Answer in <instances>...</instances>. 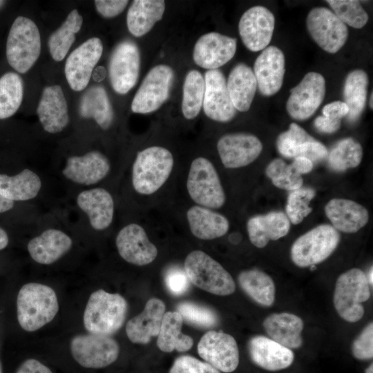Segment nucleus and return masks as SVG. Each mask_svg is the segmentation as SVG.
Returning a JSON list of instances; mask_svg holds the SVG:
<instances>
[{
    "label": "nucleus",
    "instance_id": "1",
    "mask_svg": "<svg viewBox=\"0 0 373 373\" xmlns=\"http://www.w3.org/2000/svg\"><path fill=\"white\" fill-rule=\"evenodd\" d=\"M174 157L167 149L153 146L138 152L131 171V182L136 193L150 195L157 192L169 178Z\"/></svg>",
    "mask_w": 373,
    "mask_h": 373
},
{
    "label": "nucleus",
    "instance_id": "2",
    "mask_svg": "<svg viewBox=\"0 0 373 373\" xmlns=\"http://www.w3.org/2000/svg\"><path fill=\"white\" fill-rule=\"evenodd\" d=\"M58 310L56 293L49 286L30 283L24 285L18 293L17 320L27 332L36 331L50 323Z\"/></svg>",
    "mask_w": 373,
    "mask_h": 373
},
{
    "label": "nucleus",
    "instance_id": "3",
    "mask_svg": "<svg viewBox=\"0 0 373 373\" xmlns=\"http://www.w3.org/2000/svg\"><path fill=\"white\" fill-rule=\"evenodd\" d=\"M127 303L119 294L103 289L93 292L84 313V325L89 333L111 336L124 324Z\"/></svg>",
    "mask_w": 373,
    "mask_h": 373
},
{
    "label": "nucleus",
    "instance_id": "4",
    "mask_svg": "<svg viewBox=\"0 0 373 373\" xmlns=\"http://www.w3.org/2000/svg\"><path fill=\"white\" fill-rule=\"evenodd\" d=\"M41 52V37L35 23L25 17H17L10 29L6 42V57L18 73L28 72Z\"/></svg>",
    "mask_w": 373,
    "mask_h": 373
},
{
    "label": "nucleus",
    "instance_id": "5",
    "mask_svg": "<svg viewBox=\"0 0 373 373\" xmlns=\"http://www.w3.org/2000/svg\"><path fill=\"white\" fill-rule=\"evenodd\" d=\"M184 270L190 283L211 294L228 296L236 290V283L231 274L201 250H194L187 255Z\"/></svg>",
    "mask_w": 373,
    "mask_h": 373
},
{
    "label": "nucleus",
    "instance_id": "6",
    "mask_svg": "<svg viewBox=\"0 0 373 373\" xmlns=\"http://www.w3.org/2000/svg\"><path fill=\"white\" fill-rule=\"evenodd\" d=\"M370 297V285L361 269H350L337 278L333 302L338 314L345 321H360L365 313L363 303Z\"/></svg>",
    "mask_w": 373,
    "mask_h": 373
},
{
    "label": "nucleus",
    "instance_id": "7",
    "mask_svg": "<svg viewBox=\"0 0 373 373\" xmlns=\"http://www.w3.org/2000/svg\"><path fill=\"white\" fill-rule=\"evenodd\" d=\"M186 189L195 204L211 209L222 207L226 195L219 175L213 163L198 157L191 163L186 178Z\"/></svg>",
    "mask_w": 373,
    "mask_h": 373
},
{
    "label": "nucleus",
    "instance_id": "8",
    "mask_svg": "<svg viewBox=\"0 0 373 373\" xmlns=\"http://www.w3.org/2000/svg\"><path fill=\"white\" fill-rule=\"evenodd\" d=\"M339 232L329 224H320L298 237L293 243L290 255L299 267L316 265L326 260L337 248Z\"/></svg>",
    "mask_w": 373,
    "mask_h": 373
},
{
    "label": "nucleus",
    "instance_id": "9",
    "mask_svg": "<svg viewBox=\"0 0 373 373\" xmlns=\"http://www.w3.org/2000/svg\"><path fill=\"white\" fill-rule=\"evenodd\" d=\"M73 358L86 368H102L115 362L119 353L117 341L110 336L89 333L75 336L70 342Z\"/></svg>",
    "mask_w": 373,
    "mask_h": 373
},
{
    "label": "nucleus",
    "instance_id": "10",
    "mask_svg": "<svg viewBox=\"0 0 373 373\" xmlns=\"http://www.w3.org/2000/svg\"><path fill=\"white\" fill-rule=\"evenodd\" d=\"M173 79L174 72L169 66L151 68L133 97L132 111L147 114L157 110L169 99Z\"/></svg>",
    "mask_w": 373,
    "mask_h": 373
},
{
    "label": "nucleus",
    "instance_id": "11",
    "mask_svg": "<svg viewBox=\"0 0 373 373\" xmlns=\"http://www.w3.org/2000/svg\"><path fill=\"white\" fill-rule=\"evenodd\" d=\"M306 24L313 40L329 53L337 52L347 39V26L327 8L312 9L307 15Z\"/></svg>",
    "mask_w": 373,
    "mask_h": 373
},
{
    "label": "nucleus",
    "instance_id": "12",
    "mask_svg": "<svg viewBox=\"0 0 373 373\" xmlns=\"http://www.w3.org/2000/svg\"><path fill=\"white\" fill-rule=\"evenodd\" d=\"M140 53L137 44L131 40L119 42L114 48L108 63V76L113 90L124 95L138 79Z\"/></svg>",
    "mask_w": 373,
    "mask_h": 373
},
{
    "label": "nucleus",
    "instance_id": "13",
    "mask_svg": "<svg viewBox=\"0 0 373 373\" xmlns=\"http://www.w3.org/2000/svg\"><path fill=\"white\" fill-rule=\"evenodd\" d=\"M325 80L316 72L307 73L300 83L290 90L286 110L291 117L303 121L309 118L325 97Z\"/></svg>",
    "mask_w": 373,
    "mask_h": 373
},
{
    "label": "nucleus",
    "instance_id": "14",
    "mask_svg": "<svg viewBox=\"0 0 373 373\" xmlns=\"http://www.w3.org/2000/svg\"><path fill=\"white\" fill-rule=\"evenodd\" d=\"M102 52V41L97 37H92L69 55L66 61L64 73L72 90L82 91L86 88Z\"/></svg>",
    "mask_w": 373,
    "mask_h": 373
},
{
    "label": "nucleus",
    "instance_id": "15",
    "mask_svg": "<svg viewBox=\"0 0 373 373\" xmlns=\"http://www.w3.org/2000/svg\"><path fill=\"white\" fill-rule=\"evenodd\" d=\"M200 356L219 371L233 372L239 364V351L235 338L226 333L209 331L198 345Z\"/></svg>",
    "mask_w": 373,
    "mask_h": 373
},
{
    "label": "nucleus",
    "instance_id": "16",
    "mask_svg": "<svg viewBox=\"0 0 373 373\" xmlns=\"http://www.w3.org/2000/svg\"><path fill=\"white\" fill-rule=\"evenodd\" d=\"M274 27V15L268 8L260 6L251 7L245 12L238 23L242 43L252 52H258L267 47L272 38Z\"/></svg>",
    "mask_w": 373,
    "mask_h": 373
},
{
    "label": "nucleus",
    "instance_id": "17",
    "mask_svg": "<svg viewBox=\"0 0 373 373\" xmlns=\"http://www.w3.org/2000/svg\"><path fill=\"white\" fill-rule=\"evenodd\" d=\"M115 245L119 256L134 265H149L158 254L145 229L137 223H129L122 227L117 234Z\"/></svg>",
    "mask_w": 373,
    "mask_h": 373
},
{
    "label": "nucleus",
    "instance_id": "18",
    "mask_svg": "<svg viewBox=\"0 0 373 373\" xmlns=\"http://www.w3.org/2000/svg\"><path fill=\"white\" fill-rule=\"evenodd\" d=\"M217 149L225 168L238 169L252 163L261 153L262 144L254 135L234 133L222 136Z\"/></svg>",
    "mask_w": 373,
    "mask_h": 373
},
{
    "label": "nucleus",
    "instance_id": "19",
    "mask_svg": "<svg viewBox=\"0 0 373 373\" xmlns=\"http://www.w3.org/2000/svg\"><path fill=\"white\" fill-rule=\"evenodd\" d=\"M204 79L205 90L202 106L205 115L216 122L232 120L236 115V109L230 98L223 73L218 69L208 70Z\"/></svg>",
    "mask_w": 373,
    "mask_h": 373
},
{
    "label": "nucleus",
    "instance_id": "20",
    "mask_svg": "<svg viewBox=\"0 0 373 373\" xmlns=\"http://www.w3.org/2000/svg\"><path fill=\"white\" fill-rule=\"evenodd\" d=\"M237 48L236 38L211 32L202 35L196 41L193 58L201 68L217 69L229 61Z\"/></svg>",
    "mask_w": 373,
    "mask_h": 373
},
{
    "label": "nucleus",
    "instance_id": "21",
    "mask_svg": "<svg viewBox=\"0 0 373 373\" xmlns=\"http://www.w3.org/2000/svg\"><path fill=\"white\" fill-rule=\"evenodd\" d=\"M285 60L283 51L276 46L265 48L254 65L257 88L267 97L274 95L282 87L285 73Z\"/></svg>",
    "mask_w": 373,
    "mask_h": 373
},
{
    "label": "nucleus",
    "instance_id": "22",
    "mask_svg": "<svg viewBox=\"0 0 373 373\" xmlns=\"http://www.w3.org/2000/svg\"><path fill=\"white\" fill-rule=\"evenodd\" d=\"M110 170L108 157L99 151H93L82 155L68 157L62 173L76 184L88 186L104 180Z\"/></svg>",
    "mask_w": 373,
    "mask_h": 373
},
{
    "label": "nucleus",
    "instance_id": "23",
    "mask_svg": "<svg viewBox=\"0 0 373 373\" xmlns=\"http://www.w3.org/2000/svg\"><path fill=\"white\" fill-rule=\"evenodd\" d=\"M76 202L78 207L87 215L93 229L102 231L111 226L115 203L108 191L101 187L84 190L78 194Z\"/></svg>",
    "mask_w": 373,
    "mask_h": 373
},
{
    "label": "nucleus",
    "instance_id": "24",
    "mask_svg": "<svg viewBox=\"0 0 373 373\" xmlns=\"http://www.w3.org/2000/svg\"><path fill=\"white\" fill-rule=\"evenodd\" d=\"M37 114L42 127L49 133H59L66 127L69 122L68 105L60 86L44 88Z\"/></svg>",
    "mask_w": 373,
    "mask_h": 373
},
{
    "label": "nucleus",
    "instance_id": "25",
    "mask_svg": "<svg viewBox=\"0 0 373 373\" xmlns=\"http://www.w3.org/2000/svg\"><path fill=\"white\" fill-rule=\"evenodd\" d=\"M248 350L254 363L268 371L287 368L294 360L291 350L262 335L255 336L249 340Z\"/></svg>",
    "mask_w": 373,
    "mask_h": 373
},
{
    "label": "nucleus",
    "instance_id": "26",
    "mask_svg": "<svg viewBox=\"0 0 373 373\" xmlns=\"http://www.w3.org/2000/svg\"><path fill=\"white\" fill-rule=\"evenodd\" d=\"M164 313L163 301L155 298L149 299L144 310L126 323V332L129 340L134 343L146 344L151 337L157 336Z\"/></svg>",
    "mask_w": 373,
    "mask_h": 373
},
{
    "label": "nucleus",
    "instance_id": "27",
    "mask_svg": "<svg viewBox=\"0 0 373 373\" xmlns=\"http://www.w3.org/2000/svg\"><path fill=\"white\" fill-rule=\"evenodd\" d=\"M325 212L335 229L347 233L357 232L369 220L366 208L347 199L330 200L325 207Z\"/></svg>",
    "mask_w": 373,
    "mask_h": 373
},
{
    "label": "nucleus",
    "instance_id": "28",
    "mask_svg": "<svg viewBox=\"0 0 373 373\" xmlns=\"http://www.w3.org/2000/svg\"><path fill=\"white\" fill-rule=\"evenodd\" d=\"M72 245L70 237L61 230L48 229L32 238L27 248L33 260L41 265H50L66 254Z\"/></svg>",
    "mask_w": 373,
    "mask_h": 373
},
{
    "label": "nucleus",
    "instance_id": "29",
    "mask_svg": "<svg viewBox=\"0 0 373 373\" xmlns=\"http://www.w3.org/2000/svg\"><path fill=\"white\" fill-rule=\"evenodd\" d=\"M290 229V221L282 211H271L250 218L247 230L250 242L258 248L265 247L269 240L285 236Z\"/></svg>",
    "mask_w": 373,
    "mask_h": 373
},
{
    "label": "nucleus",
    "instance_id": "30",
    "mask_svg": "<svg viewBox=\"0 0 373 373\" xmlns=\"http://www.w3.org/2000/svg\"><path fill=\"white\" fill-rule=\"evenodd\" d=\"M263 327L269 338L290 350L300 348L303 343V320L288 312L274 313L263 321Z\"/></svg>",
    "mask_w": 373,
    "mask_h": 373
},
{
    "label": "nucleus",
    "instance_id": "31",
    "mask_svg": "<svg viewBox=\"0 0 373 373\" xmlns=\"http://www.w3.org/2000/svg\"><path fill=\"white\" fill-rule=\"evenodd\" d=\"M186 216L191 233L200 240L222 237L229 229L228 219L211 209L194 204L188 209Z\"/></svg>",
    "mask_w": 373,
    "mask_h": 373
},
{
    "label": "nucleus",
    "instance_id": "32",
    "mask_svg": "<svg viewBox=\"0 0 373 373\" xmlns=\"http://www.w3.org/2000/svg\"><path fill=\"white\" fill-rule=\"evenodd\" d=\"M227 87L236 111H247L250 108L257 89V82L253 70L244 63L238 64L229 75Z\"/></svg>",
    "mask_w": 373,
    "mask_h": 373
},
{
    "label": "nucleus",
    "instance_id": "33",
    "mask_svg": "<svg viewBox=\"0 0 373 373\" xmlns=\"http://www.w3.org/2000/svg\"><path fill=\"white\" fill-rule=\"evenodd\" d=\"M165 2L162 0H135L126 16L128 31L140 37L149 32L155 23L162 18Z\"/></svg>",
    "mask_w": 373,
    "mask_h": 373
},
{
    "label": "nucleus",
    "instance_id": "34",
    "mask_svg": "<svg viewBox=\"0 0 373 373\" xmlns=\"http://www.w3.org/2000/svg\"><path fill=\"white\" fill-rule=\"evenodd\" d=\"M41 188L39 176L29 169L12 176L0 174V195L12 202L33 199Z\"/></svg>",
    "mask_w": 373,
    "mask_h": 373
},
{
    "label": "nucleus",
    "instance_id": "35",
    "mask_svg": "<svg viewBox=\"0 0 373 373\" xmlns=\"http://www.w3.org/2000/svg\"><path fill=\"white\" fill-rule=\"evenodd\" d=\"M84 118H92L103 130L113 124L114 113L108 96L102 86L90 87L82 95L79 108Z\"/></svg>",
    "mask_w": 373,
    "mask_h": 373
},
{
    "label": "nucleus",
    "instance_id": "36",
    "mask_svg": "<svg viewBox=\"0 0 373 373\" xmlns=\"http://www.w3.org/2000/svg\"><path fill=\"white\" fill-rule=\"evenodd\" d=\"M238 281L244 292L258 305L268 307L274 304L275 283L265 272L256 269L245 270L239 274Z\"/></svg>",
    "mask_w": 373,
    "mask_h": 373
},
{
    "label": "nucleus",
    "instance_id": "37",
    "mask_svg": "<svg viewBox=\"0 0 373 373\" xmlns=\"http://www.w3.org/2000/svg\"><path fill=\"white\" fill-rule=\"evenodd\" d=\"M369 84L368 76L363 70L356 69L345 78L343 97L348 107L347 120L354 123L358 120L365 109Z\"/></svg>",
    "mask_w": 373,
    "mask_h": 373
},
{
    "label": "nucleus",
    "instance_id": "38",
    "mask_svg": "<svg viewBox=\"0 0 373 373\" xmlns=\"http://www.w3.org/2000/svg\"><path fill=\"white\" fill-rule=\"evenodd\" d=\"M182 321L178 312L164 313L157 339V345L161 351L171 352L175 350L184 352L192 347L193 338L181 332Z\"/></svg>",
    "mask_w": 373,
    "mask_h": 373
},
{
    "label": "nucleus",
    "instance_id": "39",
    "mask_svg": "<svg viewBox=\"0 0 373 373\" xmlns=\"http://www.w3.org/2000/svg\"><path fill=\"white\" fill-rule=\"evenodd\" d=\"M83 18L77 10H73L62 25L48 38L50 54L56 61H62L75 40V34L82 26Z\"/></svg>",
    "mask_w": 373,
    "mask_h": 373
},
{
    "label": "nucleus",
    "instance_id": "40",
    "mask_svg": "<svg viewBox=\"0 0 373 373\" xmlns=\"http://www.w3.org/2000/svg\"><path fill=\"white\" fill-rule=\"evenodd\" d=\"M363 151L361 144L352 137L338 141L327 155L328 165L337 172L358 166L361 162Z\"/></svg>",
    "mask_w": 373,
    "mask_h": 373
},
{
    "label": "nucleus",
    "instance_id": "41",
    "mask_svg": "<svg viewBox=\"0 0 373 373\" xmlns=\"http://www.w3.org/2000/svg\"><path fill=\"white\" fill-rule=\"evenodd\" d=\"M205 82L202 75L196 70H190L183 85L182 111L187 119L196 117L202 107Z\"/></svg>",
    "mask_w": 373,
    "mask_h": 373
},
{
    "label": "nucleus",
    "instance_id": "42",
    "mask_svg": "<svg viewBox=\"0 0 373 373\" xmlns=\"http://www.w3.org/2000/svg\"><path fill=\"white\" fill-rule=\"evenodd\" d=\"M23 84L21 77L9 72L0 77V119L13 115L23 99Z\"/></svg>",
    "mask_w": 373,
    "mask_h": 373
},
{
    "label": "nucleus",
    "instance_id": "43",
    "mask_svg": "<svg viewBox=\"0 0 373 373\" xmlns=\"http://www.w3.org/2000/svg\"><path fill=\"white\" fill-rule=\"evenodd\" d=\"M267 176L273 184L281 189L294 191L302 187L303 180L291 164H287L283 160H273L265 169Z\"/></svg>",
    "mask_w": 373,
    "mask_h": 373
},
{
    "label": "nucleus",
    "instance_id": "44",
    "mask_svg": "<svg viewBox=\"0 0 373 373\" xmlns=\"http://www.w3.org/2000/svg\"><path fill=\"white\" fill-rule=\"evenodd\" d=\"M334 13L345 25L359 29L366 25L369 17L358 1L327 0Z\"/></svg>",
    "mask_w": 373,
    "mask_h": 373
},
{
    "label": "nucleus",
    "instance_id": "45",
    "mask_svg": "<svg viewBox=\"0 0 373 373\" xmlns=\"http://www.w3.org/2000/svg\"><path fill=\"white\" fill-rule=\"evenodd\" d=\"M316 191L310 187H300L291 191L287 200L286 215L294 224H300L313 210L309 207Z\"/></svg>",
    "mask_w": 373,
    "mask_h": 373
},
{
    "label": "nucleus",
    "instance_id": "46",
    "mask_svg": "<svg viewBox=\"0 0 373 373\" xmlns=\"http://www.w3.org/2000/svg\"><path fill=\"white\" fill-rule=\"evenodd\" d=\"M314 139L296 123H291L288 130L276 139V148L281 155L288 158L297 157L303 144Z\"/></svg>",
    "mask_w": 373,
    "mask_h": 373
},
{
    "label": "nucleus",
    "instance_id": "47",
    "mask_svg": "<svg viewBox=\"0 0 373 373\" xmlns=\"http://www.w3.org/2000/svg\"><path fill=\"white\" fill-rule=\"evenodd\" d=\"M177 312L183 320L200 327H212L218 323V317L213 310L194 303H180L177 305Z\"/></svg>",
    "mask_w": 373,
    "mask_h": 373
},
{
    "label": "nucleus",
    "instance_id": "48",
    "mask_svg": "<svg viewBox=\"0 0 373 373\" xmlns=\"http://www.w3.org/2000/svg\"><path fill=\"white\" fill-rule=\"evenodd\" d=\"M169 373H220L218 370L207 362L195 357L183 355L173 362Z\"/></svg>",
    "mask_w": 373,
    "mask_h": 373
},
{
    "label": "nucleus",
    "instance_id": "49",
    "mask_svg": "<svg viewBox=\"0 0 373 373\" xmlns=\"http://www.w3.org/2000/svg\"><path fill=\"white\" fill-rule=\"evenodd\" d=\"M353 356L358 360H370L373 357V323L370 322L353 341Z\"/></svg>",
    "mask_w": 373,
    "mask_h": 373
},
{
    "label": "nucleus",
    "instance_id": "50",
    "mask_svg": "<svg viewBox=\"0 0 373 373\" xmlns=\"http://www.w3.org/2000/svg\"><path fill=\"white\" fill-rule=\"evenodd\" d=\"M164 280L169 291L175 296L186 293L190 285L184 270L178 268L169 269L166 274Z\"/></svg>",
    "mask_w": 373,
    "mask_h": 373
},
{
    "label": "nucleus",
    "instance_id": "51",
    "mask_svg": "<svg viewBox=\"0 0 373 373\" xmlns=\"http://www.w3.org/2000/svg\"><path fill=\"white\" fill-rule=\"evenodd\" d=\"M328 151L325 145L315 139L303 144L297 157H303L309 160L313 164L327 159Z\"/></svg>",
    "mask_w": 373,
    "mask_h": 373
},
{
    "label": "nucleus",
    "instance_id": "52",
    "mask_svg": "<svg viewBox=\"0 0 373 373\" xmlns=\"http://www.w3.org/2000/svg\"><path fill=\"white\" fill-rule=\"evenodd\" d=\"M97 11L105 18L117 16L128 3L126 0H96L94 1Z\"/></svg>",
    "mask_w": 373,
    "mask_h": 373
},
{
    "label": "nucleus",
    "instance_id": "53",
    "mask_svg": "<svg viewBox=\"0 0 373 373\" xmlns=\"http://www.w3.org/2000/svg\"><path fill=\"white\" fill-rule=\"evenodd\" d=\"M323 116L341 119L348 114L349 109L346 104L341 101H335L326 104L322 110Z\"/></svg>",
    "mask_w": 373,
    "mask_h": 373
},
{
    "label": "nucleus",
    "instance_id": "54",
    "mask_svg": "<svg viewBox=\"0 0 373 373\" xmlns=\"http://www.w3.org/2000/svg\"><path fill=\"white\" fill-rule=\"evenodd\" d=\"M341 119H332L323 115L318 116L314 121L317 131L324 133H333L341 127Z\"/></svg>",
    "mask_w": 373,
    "mask_h": 373
},
{
    "label": "nucleus",
    "instance_id": "55",
    "mask_svg": "<svg viewBox=\"0 0 373 373\" xmlns=\"http://www.w3.org/2000/svg\"><path fill=\"white\" fill-rule=\"evenodd\" d=\"M16 373H52L51 370L39 361L30 358L25 361Z\"/></svg>",
    "mask_w": 373,
    "mask_h": 373
},
{
    "label": "nucleus",
    "instance_id": "56",
    "mask_svg": "<svg viewBox=\"0 0 373 373\" xmlns=\"http://www.w3.org/2000/svg\"><path fill=\"white\" fill-rule=\"evenodd\" d=\"M291 164L295 171L300 175L309 173L314 167V164L309 160L303 157H296L294 158Z\"/></svg>",
    "mask_w": 373,
    "mask_h": 373
},
{
    "label": "nucleus",
    "instance_id": "57",
    "mask_svg": "<svg viewBox=\"0 0 373 373\" xmlns=\"http://www.w3.org/2000/svg\"><path fill=\"white\" fill-rule=\"evenodd\" d=\"M14 206V202L9 200L0 195V213L10 210Z\"/></svg>",
    "mask_w": 373,
    "mask_h": 373
},
{
    "label": "nucleus",
    "instance_id": "58",
    "mask_svg": "<svg viewBox=\"0 0 373 373\" xmlns=\"http://www.w3.org/2000/svg\"><path fill=\"white\" fill-rule=\"evenodd\" d=\"M9 242V238L6 231L0 227V250L7 247Z\"/></svg>",
    "mask_w": 373,
    "mask_h": 373
},
{
    "label": "nucleus",
    "instance_id": "59",
    "mask_svg": "<svg viewBox=\"0 0 373 373\" xmlns=\"http://www.w3.org/2000/svg\"><path fill=\"white\" fill-rule=\"evenodd\" d=\"M372 273H373V269H372V266H371V267H370V270L368 271V275L366 276L367 278V280H368L370 285H372V284H373Z\"/></svg>",
    "mask_w": 373,
    "mask_h": 373
},
{
    "label": "nucleus",
    "instance_id": "60",
    "mask_svg": "<svg viewBox=\"0 0 373 373\" xmlns=\"http://www.w3.org/2000/svg\"><path fill=\"white\" fill-rule=\"evenodd\" d=\"M365 373H373V364L372 363L369 367L365 370Z\"/></svg>",
    "mask_w": 373,
    "mask_h": 373
},
{
    "label": "nucleus",
    "instance_id": "61",
    "mask_svg": "<svg viewBox=\"0 0 373 373\" xmlns=\"http://www.w3.org/2000/svg\"><path fill=\"white\" fill-rule=\"evenodd\" d=\"M373 95H372V92L370 94V108L372 110V97Z\"/></svg>",
    "mask_w": 373,
    "mask_h": 373
},
{
    "label": "nucleus",
    "instance_id": "62",
    "mask_svg": "<svg viewBox=\"0 0 373 373\" xmlns=\"http://www.w3.org/2000/svg\"><path fill=\"white\" fill-rule=\"evenodd\" d=\"M0 373H1V365H0Z\"/></svg>",
    "mask_w": 373,
    "mask_h": 373
}]
</instances>
